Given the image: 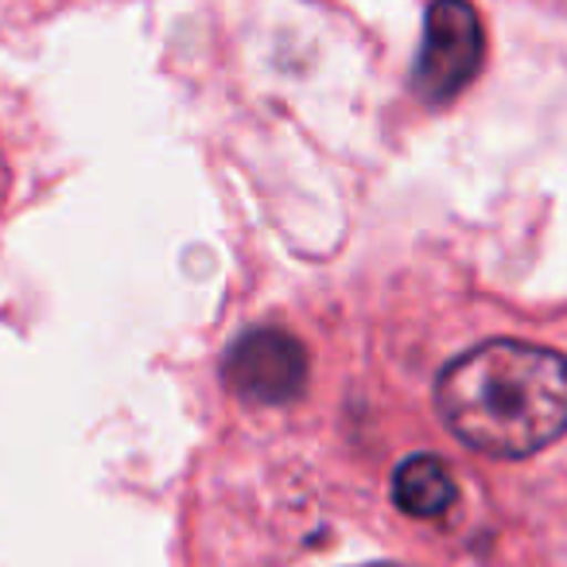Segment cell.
I'll return each instance as SVG.
<instances>
[{"mask_svg":"<svg viewBox=\"0 0 567 567\" xmlns=\"http://www.w3.org/2000/svg\"><path fill=\"white\" fill-rule=\"evenodd\" d=\"M443 424L494 458H525L567 432V358L520 339H489L435 381Z\"/></svg>","mask_w":567,"mask_h":567,"instance_id":"1","label":"cell"},{"mask_svg":"<svg viewBox=\"0 0 567 567\" xmlns=\"http://www.w3.org/2000/svg\"><path fill=\"white\" fill-rule=\"evenodd\" d=\"M226 385L249 404H288L308 389L311 362L303 342L280 327H257L241 334L226 358Z\"/></svg>","mask_w":567,"mask_h":567,"instance_id":"3","label":"cell"},{"mask_svg":"<svg viewBox=\"0 0 567 567\" xmlns=\"http://www.w3.org/2000/svg\"><path fill=\"white\" fill-rule=\"evenodd\" d=\"M458 486H455V474L443 458L435 455H412L396 466L393 474V502L401 505L409 517L420 520H432L443 517V513L455 505Z\"/></svg>","mask_w":567,"mask_h":567,"instance_id":"4","label":"cell"},{"mask_svg":"<svg viewBox=\"0 0 567 567\" xmlns=\"http://www.w3.org/2000/svg\"><path fill=\"white\" fill-rule=\"evenodd\" d=\"M486 59V28L471 0H432L412 90L427 105H447L478 79Z\"/></svg>","mask_w":567,"mask_h":567,"instance_id":"2","label":"cell"},{"mask_svg":"<svg viewBox=\"0 0 567 567\" xmlns=\"http://www.w3.org/2000/svg\"><path fill=\"white\" fill-rule=\"evenodd\" d=\"M365 567H401V564H365Z\"/></svg>","mask_w":567,"mask_h":567,"instance_id":"5","label":"cell"}]
</instances>
